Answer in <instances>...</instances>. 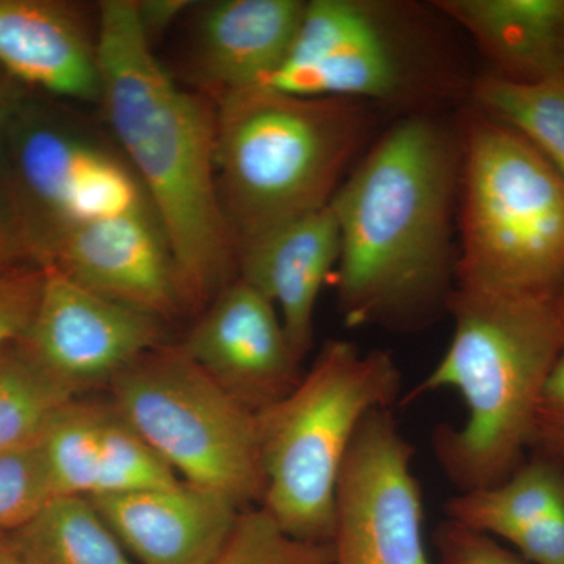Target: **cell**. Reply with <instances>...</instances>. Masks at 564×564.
Wrapping results in <instances>:
<instances>
[{
	"mask_svg": "<svg viewBox=\"0 0 564 564\" xmlns=\"http://www.w3.org/2000/svg\"><path fill=\"white\" fill-rule=\"evenodd\" d=\"M473 95L480 113L518 132L564 180V77L527 85L486 74Z\"/></svg>",
	"mask_w": 564,
	"mask_h": 564,
	"instance_id": "cell-22",
	"label": "cell"
},
{
	"mask_svg": "<svg viewBox=\"0 0 564 564\" xmlns=\"http://www.w3.org/2000/svg\"><path fill=\"white\" fill-rule=\"evenodd\" d=\"M6 534L25 564H137L87 497H55Z\"/></svg>",
	"mask_w": 564,
	"mask_h": 564,
	"instance_id": "cell-21",
	"label": "cell"
},
{
	"mask_svg": "<svg viewBox=\"0 0 564 564\" xmlns=\"http://www.w3.org/2000/svg\"><path fill=\"white\" fill-rule=\"evenodd\" d=\"M111 404L181 480L259 507L263 470L258 413L185 355L161 345L110 386Z\"/></svg>",
	"mask_w": 564,
	"mask_h": 564,
	"instance_id": "cell-8",
	"label": "cell"
},
{
	"mask_svg": "<svg viewBox=\"0 0 564 564\" xmlns=\"http://www.w3.org/2000/svg\"><path fill=\"white\" fill-rule=\"evenodd\" d=\"M101 102L172 251L185 314L237 278L217 187L215 107L180 87L141 29L135 0L99 6Z\"/></svg>",
	"mask_w": 564,
	"mask_h": 564,
	"instance_id": "cell-2",
	"label": "cell"
},
{
	"mask_svg": "<svg viewBox=\"0 0 564 564\" xmlns=\"http://www.w3.org/2000/svg\"><path fill=\"white\" fill-rule=\"evenodd\" d=\"M217 187L236 254L325 209L373 143L377 107L267 85L215 99Z\"/></svg>",
	"mask_w": 564,
	"mask_h": 564,
	"instance_id": "cell-4",
	"label": "cell"
},
{
	"mask_svg": "<svg viewBox=\"0 0 564 564\" xmlns=\"http://www.w3.org/2000/svg\"><path fill=\"white\" fill-rule=\"evenodd\" d=\"M456 229L455 289L554 299L564 280V180L478 110L462 132Z\"/></svg>",
	"mask_w": 564,
	"mask_h": 564,
	"instance_id": "cell-5",
	"label": "cell"
},
{
	"mask_svg": "<svg viewBox=\"0 0 564 564\" xmlns=\"http://www.w3.org/2000/svg\"><path fill=\"white\" fill-rule=\"evenodd\" d=\"M554 300L556 307H558L560 314H562L564 318V280L562 284H560L558 291H556Z\"/></svg>",
	"mask_w": 564,
	"mask_h": 564,
	"instance_id": "cell-34",
	"label": "cell"
},
{
	"mask_svg": "<svg viewBox=\"0 0 564 564\" xmlns=\"http://www.w3.org/2000/svg\"><path fill=\"white\" fill-rule=\"evenodd\" d=\"M532 451L564 464V411L541 404L534 422Z\"/></svg>",
	"mask_w": 564,
	"mask_h": 564,
	"instance_id": "cell-29",
	"label": "cell"
},
{
	"mask_svg": "<svg viewBox=\"0 0 564 564\" xmlns=\"http://www.w3.org/2000/svg\"><path fill=\"white\" fill-rule=\"evenodd\" d=\"M447 311L455 329L443 358L406 395L458 392L463 426L434 430V456L459 492L502 484L532 451L545 381L564 345L554 299L491 295L455 289Z\"/></svg>",
	"mask_w": 564,
	"mask_h": 564,
	"instance_id": "cell-3",
	"label": "cell"
},
{
	"mask_svg": "<svg viewBox=\"0 0 564 564\" xmlns=\"http://www.w3.org/2000/svg\"><path fill=\"white\" fill-rule=\"evenodd\" d=\"M181 347L256 413L288 395L304 373L276 307L240 278L199 314Z\"/></svg>",
	"mask_w": 564,
	"mask_h": 564,
	"instance_id": "cell-13",
	"label": "cell"
},
{
	"mask_svg": "<svg viewBox=\"0 0 564 564\" xmlns=\"http://www.w3.org/2000/svg\"><path fill=\"white\" fill-rule=\"evenodd\" d=\"M304 9V0H220L203 9L193 62L214 98L265 85L288 61Z\"/></svg>",
	"mask_w": 564,
	"mask_h": 564,
	"instance_id": "cell-18",
	"label": "cell"
},
{
	"mask_svg": "<svg viewBox=\"0 0 564 564\" xmlns=\"http://www.w3.org/2000/svg\"><path fill=\"white\" fill-rule=\"evenodd\" d=\"M43 288L21 343L74 393L109 384L163 345V321L43 267Z\"/></svg>",
	"mask_w": 564,
	"mask_h": 564,
	"instance_id": "cell-11",
	"label": "cell"
},
{
	"mask_svg": "<svg viewBox=\"0 0 564 564\" xmlns=\"http://www.w3.org/2000/svg\"><path fill=\"white\" fill-rule=\"evenodd\" d=\"M447 521L505 540L530 564H564V464L532 451L502 484L459 492Z\"/></svg>",
	"mask_w": 564,
	"mask_h": 564,
	"instance_id": "cell-19",
	"label": "cell"
},
{
	"mask_svg": "<svg viewBox=\"0 0 564 564\" xmlns=\"http://www.w3.org/2000/svg\"><path fill=\"white\" fill-rule=\"evenodd\" d=\"M440 564H530L499 541L445 521L434 532Z\"/></svg>",
	"mask_w": 564,
	"mask_h": 564,
	"instance_id": "cell-28",
	"label": "cell"
},
{
	"mask_svg": "<svg viewBox=\"0 0 564 564\" xmlns=\"http://www.w3.org/2000/svg\"><path fill=\"white\" fill-rule=\"evenodd\" d=\"M0 68L61 98L101 101L98 44L63 2L0 0Z\"/></svg>",
	"mask_w": 564,
	"mask_h": 564,
	"instance_id": "cell-17",
	"label": "cell"
},
{
	"mask_svg": "<svg viewBox=\"0 0 564 564\" xmlns=\"http://www.w3.org/2000/svg\"><path fill=\"white\" fill-rule=\"evenodd\" d=\"M40 265L163 322L185 314L172 251L152 212L54 232L41 245Z\"/></svg>",
	"mask_w": 564,
	"mask_h": 564,
	"instance_id": "cell-12",
	"label": "cell"
},
{
	"mask_svg": "<svg viewBox=\"0 0 564 564\" xmlns=\"http://www.w3.org/2000/svg\"><path fill=\"white\" fill-rule=\"evenodd\" d=\"M90 500L137 564H212L243 511L184 480Z\"/></svg>",
	"mask_w": 564,
	"mask_h": 564,
	"instance_id": "cell-15",
	"label": "cell"
},
{
	"mask_svg": "<svg viewBox=\"0 0 564 564\" xmlns=\"http://www.w3.org/2000/svg\"><path fill=\"white\" fill-rule=\"evenodd\" d=\"M402 372L391 352L348 340L323 345L281 400L258 413L263 470L259 507L292 536L329 543L334 496L367 415L392 410Z\"/></svg>",
	"mask_w": 564,
	"mask_h": 564,
	"instance_id": "cell-6",
	"label": "cell"
},
{
	"mask_svg": "<svg viewBox=\"0 0 564 564\" xmlns=\"http://www.w3.org/2000/svg\"><path fill=\"white\" fill-rule=\"evenodd\" d=\"M57 497L115 496L181 481L113 404L74 399L40 437Z\"/></svg>",
	"mask_w": 564,
	"mask_h": 564,
	"instance_id": "cell-14",
	"label": "cell"
},
{
	"mask_svg": "<svg viewBox=\"0 0 564 564\" xmlns=\"http://www.w3.org/2000/svg\"><path fill=\"white\" fill-rule=\"evenodd\" d=\"M339 256L332 204L237 251V278L274 304L300 361L313 347L315 310Z\"/></svg>",
	"mask_w": 564,
	"mask_h": 564,
	"instance_id": "cell-16",
	"label": "cell"
},
{
	"mask_svg": "<svg viewBox=\"0 0 564 564\" xmlns=\"http://www.w3.org/2000/svg\"><path fill=\"white\" fill-rule=\"evenodd\" d=\"M6 165L31 218L39 263L41 245L54 232L152 212L126 159L35 104L21 102L11 121Z\"/></svg>",
	"mask_w": 564,
	"mask_h": 564,
	"instance_id": "cell-9",
	"label": "cell"
},
{
	"mask_svg": "<svg viewBox=\"0 0 564 564\" xmlns=\"http://www.w3.org/2000/svg\"><path fill=\"white\" fill-rule=\"evenodd\" d=\"M0 564H25L14 551L6 533H0Z\"/></svg>",
	"mask_w": 564,
	"mask_h": 564,
	"instance_id": "cell-33",
	"label": "cell"
},
{
	"mask_svg": "<svg viewBox=\"0 0 564 564\" xmlns=\"http://www.w3.org/2000/svg\"><path fill=\"white\" fill-rule=\"evenodd\" d=\"M44 270L22 265L0 272V348L22 339L39 306Z\"/></svg>",
	"mask_w": 564,
	"mask_h": 564,
	"instance_id": "cell-27",
	"label": "cell"
},
{
	"mask_svg": "<svg viewBox=\"0 0 564 564\" xmlns=\"http://www.w3.org/2000/svg\"><path fill=\"white\" fill-rule=\"evenodd\" d=\"M462 133L432 113L378 135L332 202L340 234L337 304L348 328L413 332L447 310Z\"/></svg>",
	"mask_w": 564,
	"mask_h": 564,
	"instance_id": "cell-1",
	"label": "cell"
},
{
	"mask_svg": "<svg viewBox=\"0 0 564 564\" xmlns=\"http://www.w3.org/2000/svg\"><path fill=\"white\" fill-rule=\"evenodd\" d=\"M414 452L391 410L367 415L334 496L333 564H432Z\"/></svg>",
	"mask_w": 564,
	"mask_h": 564,
	"instance_id": "cell-10",
	"label": "cell"
},
{
	"mask_svg": "<svg viewBox=\"0 0 564 564\" xmlns=\"http://www.w3.org/2000/svg\"><path fill=\"white\" fill-rule=\"evenodd\" d=\"M212 564H333L329 543L300 540L261 507L240 513L228 543Z\"/></svg>",
	"mask_w": 564,
	"mask_h": 564,
	"instance_id": "cell-24",
	"label": "cell"
},
{
	"mask_svg": "<svg viewBox=\"0 0 564 564\" xmlns=\"http://www.w3.org/2000/svg\"><path fill=\"white\" fill-rule=\"evenodd\" d=\"M135 3L141 29L150 41L165 32L191 6L187 0H144Z\"/></svg>",
	"mask_w": 564,
	"mask_h": 564,
	"instance_id": "cell-30",
	"label": "cell"
},
{
	"mask_svg": "<svg viewBox=\"0 0 564 564\" xmlns=\"http://www.w3.org/2000/svg\"><path fill=\"white\" fill-rule=\"evenodd\" d=\"M40 265L35 231L6 161L0 162V272Z\"/></svg>",
	"mask_w": 564,
	"mask_h": 564,
	"instance_id": "cell-26",
	"label": "cell"
},
{
	"mask_svg": "<svg viewBox=\"0 0 564 564\" xmlns=\"http://www.w3.org/2000/svg\"><path fill=\"white\" fill-rule=\"evenodd\" d=\"M21 102L20 93L13 87V84L0 77V162L6 161L7 139H9L11 121L20 109Z\"/></svg>",
	"mask_w": 564,
	"mask_h": 564,
	"instance_id": "cell-31",
	"label": "cell"
},
{
	"mask_svg": "<svg viewBox=\"0 0 564 564\" xmlns=\"http://www.w3.org/2000/svg\"><path fill=\"white\" fill-rule=\"evenodd\" d=\"M76 393L55 380L20 340L0 348V452L35 443Z\"/></svg>",
	"mask_w": 564,
	"mask_h": 564,
	"instance_id": "cell-23",
	"label": "cell"
},
{
	"mask_svg": "<svg viewBox=\"0 0 564 564\" xmlns=\"http://www.w3.org/2000/svg\"><path fill=\"white\" fill-rule=\"evenodd\" d=\"M543 406L554 408L564 411V345L562 351L556 356L543 392Z\"/></svg>",
	"mask_w": 564,
	"mask_h": 564,
	"instance_id": "cell-32",
	"label": "cell"
},
{
	"mask_svg": "<svg viewBox=\"0 0 564 564\" xmlns=\"http://www.w3.org/2000/svg\"><path fill=\"white\" fill-rule=\"evenodd\" d=\"M40 440L0 452V533H9L55 499Z\"/></svg>",
	"mask_w": 564,
	"mask_h": 564,
	"instance_id": "cell-25",
	"label": "cell"
},
{
	"mask_svg": "<svg viewBox=\"0 0 564 564\" xmlns=\"http://www.w3.org/2000/svg\"><path fill=\"white\" fill-rule=\"evenodd\" d=\"M433 6L474 41L492 76L527 85L564 77V0H440Z\"/></svg>",
	"mask_w": 564,
	"mask_h": 564,
	"instance_id": "cell-20",
	"label": "cell"
},
{
	"mask_svg": "<svg viewBox=\"0 0 564 564\" xmlns=\"http://www.w3.org/2000/svg\"><path fill=\"white\" fill-rule=\"evenodd\" d=\"M437 32L432 14L413 3L311 0L288 61L265 85L426 113L421 106L452 95L455 85Z\"/></svg>",
	"mask_w": 564,
	"mask_h": 564,
	"instance_id": "cell-7",
	"label": "cell"
}]
</instances>
